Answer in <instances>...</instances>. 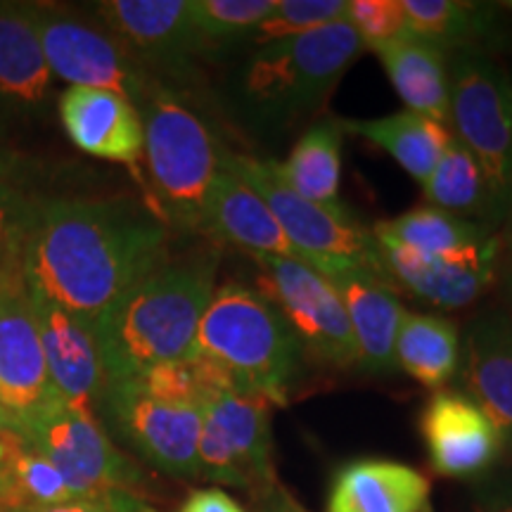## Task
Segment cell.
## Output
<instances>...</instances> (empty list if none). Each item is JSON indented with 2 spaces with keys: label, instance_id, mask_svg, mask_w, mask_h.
<instances>
[{
  "label": "cell",
  "instance_id": "6da1fadb",
  "mask_svg": "<svg viewBox=\"0 0 512 512\" xmlns=\"http://www.w3.org/2000/svg\"><path fill=\"white\" fill-rule=\"evenodd\" d=\"M169 261V228L126 200L38 204L27 254V287L88 323Z\"/></svg>",
  "mask_w": 512,
  "mask_h": 512
},
{
  "label": "cell",
  "instance_id": "7a4b0ae2",
  "mask_svg": "<svg viewBox=\"0 0 512 512\" xmlns=\"http://www.w3.org/2000/svg\"><path fill=\"white\" fill-rule=\"evenodd\" d=\"M216 254L164 261L121 294L95 323L105 382L143 375L192 354L216 290Z\"/></svg>",
  "mask_w": 512,
  "mask_h": 512
},
{
  "label": "cell",
  "instance_id": "3957f363",
  "mask_svg": "<svg viewBox=\"0 0 512 512\" xmlns=\"http://www.w3.org/2000/svg\"><path fill=\"white\" fill-rule=\"evenodd\" d=\"M100 403L114 434L145 463L164 475L200 479L202 384L190 356L143 375L105 382Z\"/></svg>",
  "mask_w": 512,
  "mask_h": 512
},
{
  "label": "cell",
  "instance_id": "277c9868",
  "mask_svg": "<svg viewBox=\"0 0 512 512\" xmlns=\"http://www.w3.org/2000/svg\"><path fill=\"white\" fill-rule=\"evenodd\" d=\"M190 356L226 370L271 406H287L302 347L264 294L226 283L211 294Z\"/></svg>",
  "mask_w": 512,
  "mask_h": 512
},
{
  "label": "cell",
  "instance_id": "5b68a950",
  "mask_svg": "<svg viewBox=\"0 0 512 512\" xmlns=\"http://www.w3.org/2000/svg\"><path fill=\"white\" fill-rule=\"evenodd\" d=\"M363 50L347 19L256 48L240 81L249 117L264 126H292L309 117Z\"/></svg>",
  "mask_w": 512,
  "mask_h": 512
},
{
  "label": "cell",
  "instance_id": "8992f818",
  "mask_svg": "<svg viewBox=\"0 0 512 512\" xmlns=\"http://www.w3.org/2000/svg\"><path fill=\"white\" fill-rule=\"evenodd\" d=\"M145 128V164L164 221L200 230L204 207L221 174L223 147L171 88L150 83L138 105Z\"/></svg>",
  "mask_w": 512,
  "mask_h": 512
},
{
  "label": "cell",
  "instance_id": "52a82bcc",
  "mask_svg": "<svg viewBox=\"0 0 512 512\" xmlns=\"http://www.w3.org/2000/svg\"><path fill=\"white\" fill-rule=\"evenodd\" d=\"M195 361L202 384V427L197 444L200 479L245 489L254 498L278 484L273 467L271 403L247 392L226 370Z\"/></svg>",
  "mask_w": 512,
  "mask_h": 512
},
{
  "label": "cell",
  "instance_id": "ba28073f",
  "mask_svg": "<svg viewBox=\"0 0 512 512\" xmlns=\"http://www.w3.org/2000/svg\"><path fill=\"white\" fill-rule=\"evenodd\" d=\"M221 166L259 192L292 245L320 275L330 280L347 271H370L389 280L373 233L351 219L347 207L328 209L304 200L280 181L275 164L266 159L223 150Z\"/></svg>",
  "mask_w": 512,
  "mask_h": 512
},
{
  "label": "cell",
  "instance_id": "9c48e42d",
  "mask_svg": "<svg viewBox=\"0 0 512 512\" xmlns=\"http://www.w3.org/2000/svg\"><path fill=\"white\" fill-rule=\"evenodd\" d=\"M15 430L60 470L81 501H145L143 470L114 446L95 413L53 401Z\"/></svg>",
  "mask_w": 512,
  "mask_h": 512
},
{
  "label": "cell",
  "instance_id": "30bf717a",
  "mask_svg": "<svg viewBox=\"0 0 512 512\" xmlns=\"http://www.w3.org/2000/svg\"><path fill=\"white\" fill-rule=\"evenodd\" d=\"M448 124L494 197L496 214L512 202V83L489 57L465 48L448 67Z\"/></svg>",
  "mask_w": 512,
  "mask_h": 512
},
{
  "label": "cell",
  "instance_id": "8fae6325",
  "mask_svg": "<svg viewBox=\"0 0 512 512\" xmlns=\"http://www.w3.org/2000/svg\"><path fill=\"white\" fill-rule=\"evenodd\" d=\"M261 294L278 309L299 347L328 366H356V342L342 297L304 261L252 256Z\"/></svg>",
  "mask_w": 512,
  "mask_h": 512
},
{
  "label": "cell",
  "instance_id": "7c38bea8",
  "mask_svg": "<svg viewBox=\"0 0 512 512\" xmlns=\"http://www.w3.org/2000/svg\"><path fill=\"white\" fill-rule=\"evenodd\" d=\"M31 8L53 79L57 76L69 86L105 88L140 105L152 81L110 31L48 5Z\"/></svg>",
  "mask_w": 512,
  "mask_h": 512
},
{
  "label": "cell",
  "instance_id": "4fadbf2b",
  "mask_svg": "<svg viewBox=\"0 0 512 512\" xmlns=\"http://www.w3.org/2000/svg\"><path fill=\"white\" fill-rule=\"evenodd\" d=\"M384 271L415 297L441 309H463L491 285L496 275L498 242L456 254H418L373 228Z\"/></svg>",
  "mask_w": 512,
  "mask_h": 512
},
{
  "label": "cell",
  "instance_id": "5bb4252c",
  "mask_svg": "<svg viewBox=\"0 0 512 512\" xmlns=\"http://www.w3.org/2000/svg\"><path fill=\"white\" fill-rule=\"evenodd\" d=\"M29 302L57 401L76 411L95 413L105 389L95 325L36 290H29Z\"/></svg>",
  "mask_w": 512,
  "mask_h": 512
},
{
  "label": "cell",
  "instance_id": "9a60e30c",
  "mask_svg": "<svg viewBox=\"0 0 512 512\" xmlns=\"http://www.w3.org/2000/svg\"><path fill=\"white\" fill-rule=\"evenodd\" d=\"M53 401L29 290L0 292V411L19 427Z\"/></svg>",
  "mask_w": 512,
  "mask_h": 512
},
{
  "label": "cell",
  "instance_id": "2e32d148",
  "mask_svg": "<svg viewBox=\"0 0 512 512\" xmlns=\"http://www.w3.org/2000/svg\"><path fill=\"white\" fill-rule=\"evenodd\" d=\"M98 15L140 67L188 69L192 57L204 53L190 15V0H107Z\"/></svg>",
  "mask_w": 512,
  "mask_h": 512
},
{
  "label": "cell",
  "instance_id": "e0dca14e",
  "mask_svg": "<svg viewBox=\"0 0 512 512\" xmlns=\"http://www.w3.org/2000/svg\"><path fill=\"white\" fill-rule=\"evenodd\" d=\"M430 463L444 477H475L496 463L503 437L467 394L439 389L420 418Z\"/></svg>",
  "mask_w": 512,
  "mask_h": 512
},
{
  "label": "cell",
  "instance_id": "ac0fdd59",
  "mask_svg": "<svg viewBox=\"0 0 512 512\" xmlns=\"http://www.w3.org/2000/svg\"><path fill=\"white\" fill-rule=\"evenodd\" d=\"M69 140L86 155L136 166L143 159L145 128L136 102L105 88L69 86L57 100Z\"/></svg>",
  "mask_w": 512,
  "mask_h": 512
},
{
  "label": "cell",
  "instance_id": "d6986e66",
  "mask_svg": "<svg viewBox=\"0 0 512 512\" xmlns=\"http://www.w3.org/2000/svg\"><path fill=\"white\" fill-rule=\"evenodd\" d=\"M200 230L249 256H280L306 264L304 254L292 245L259 192L223 166L209 192Z\"/></svg>",
  "mask_w": 512,
  "mask_h": 512
},
{
  "label": "cell",
  "instance_id": "ffe728a7",
  "mask_svg": "<svg viewBox=\"0 0 512 512\" xmlns=\"http://www.w3.org/2000/svg\"><path fill=\"white\" fill-rule=\"evenodd\" d=\"M347 309L356 342V366L370 375L396 370V337L406 311L389 280L370 271H347L330 278Z\"/></svg>",
  "mask_w": 512,
  "mask_h": 512
},
{
  "label": "cell",
  "instance_id": "44dd1931",
  "mask_svg": "<svg viewBox=\"0 0 512 512\" xmlns=\"http://www.w3.org/2000/svg\"><path fill=\"white\" fill-rule=\"evenodd\" d=\"M430 479L387 458L351 460L330 482L325 512H432Z\"/></svg>",
  "mask_w": 512,
  "mask_h": 512
},
{
  "label": "cell",
  "instance_id": "7402d4cb",
  "mask_svg": "<svg viewBox=\"0 0 512 512\" xmlns=\"http://www.w3.org/2000/svg\"><path fill=\"white\" fill-rule=\"evenodd\" d=\"M53 88L34 8L27 3H0V112H43Z\"/></svg>",
  "mask_w": 512,
  "mask_h": 512
},
{
  "label": "cell",
  "instance_id": "603a6c76",
  "mask_svg": "<svg viewBox=\"0 0 512 512\" xmlns=\"http://www.w3.org/2000/svg\"><path fill=\"white\" fill-rule=\"evenodd\" d=\"M465 382L470 399L512 446V318L486 313L467 330Z\"/></svg>",
  "mask_w": 512,
  "mask_h": 512
},
{
  "label": "cell",
  "instance_id": "cb8c5ba5",
  "mask_svg": "<svg viewBox=\"0 0 512 512\" xmlns=\"http://www.w3.org/2000/svg\"><path fill=\"white\" fill-rule=\"evenodd\" d=\"M373 53L380 57L396 95L406 102L408 110L439 121V124H448L451 86H448L444 50L406 36L399 41L384 43Z\"/></svg>",
  "mask_w": 512,
  "mask_h": 512
},
{
  "label": "cell",
  "instance_id": "d4e9b609",
  "mask_svg": "<svg viewBox=\"0 0 512 512\" xmlns=\"http://www.w3.org/2000/svg\"><path fill=\"white\" fill-rule=\"evenodd\" d=\"M339 124L344 133H356L389 152L394 162L420 185L430 178L451 140V131L444 124L411 110L380 119H339Z\"/></svg>",
  "mask_w": 512,
  "mask_h": 512
},
{
  "label": "cell",
  "instance_id": "484cf974",
  "mask_svg": "<svg viewBox=\"0 0 512 512\" xmlns=\"http://www.w3.org/2000/svg\"><path fill=\"white\" fill-rule=\"evenodd\" d=\"M342 140L344 128L339 119H323L297 140L287 162L275 164V174L287 188L304 200L328 209H344L339 202V178H342Z\"/></svg>",
  "mask_w": 512,
  "mask_h": 512
},
{
  "label": "cell",
  "instance_id": "4316f807",
  "mask_svg": "<svg viewBox=\"0 0 512 512\" xmlns=\"http://www.w3.org/2000/svg\"><path fill=\"white\" fill-rule=\"evenodd\" d=\"M396 368L427 389H444L460 363L458 328L448 318L406 313L396 337Z\"/></svg>",
  "mask_w": 512,
  "mask_h": 512
},
{
  "label": "cell",
  "instance_id": "83f0119b",
  "mask_svg": "<svg viewBox=\"0 0 512 512\" xmlns=\"http://www.w3.org/2000/svg\"><path fill=\"white\" fill-rule=\"evenodd\" d=\"M3 472L8 486V508L12 510L36 512L81 501L64 482L60 470L12 425L5 437Z\"/></svg>",
  "mask_w": 512,
  "mask_h": 512
},
{
  "label": "cell",
  "instance_id": "f1b7e54d",
  "mask_svg": "<svg viewBox=\"0 0 512 512\" xmlns=\"http://www.w3.org/2000/svg\"><path fill=\"white\" fill-rule=\"evenodd\" d=\"M425 200L430 207L456 216H484L496 214L486 178L479 169L477 159L460 143L456 136L448 140L437 166L432 169L425 185Z\"/></svg>",
  "mask_w": 512,
  "mask_h": 512
},
{
  "label": "cell",
  "instance_id": "f546056e",
  "mask_svg": "<svg viewBox=\"0 0 512 512\" xmlns=\"http://www.w3.org/2000/svg\"><path fill=\"white\" fill-rule=\"evenodd\" d=\"M375 230L389 235L413 252L430 256L467 252V249L482 247L491 240V235L479 223L448 214L437 207L411 209L396 216L394 221L377 223Z\"/></svg>",
  "mask_w": 512,
  "mask_h": 512
},
{
  "label": "cell",
  "instance_id": "4dcf8cb0",
  "mask_svg": "<svg viewBox=\"0 0 512 512\" xmlns=\"http://www.w3.org/2000/svg\"><path fill=\"white\" fill-rule=\"evenodd\" d=\"M408 36L444 48H467L491 27V10L465 0H401Z\"/></svg>",
  "mask_w": 512,
  "mask_h": 512
},
{
  "label": "cell",
  "instance_id": "1f68e13d",
  "mask_svg": "<svg viewBox=\"0 0 512 512\" xmlns=\"http://www.w3.org/2000/svg\"><path fill=\"white\" fill-rule=\"evenodd\" d=\"M38 204L0 176V292L27 287V254Z\"/></svg>",
  "mask_w": 512,
  "mask_h": 512
},
{
  "label": "cell",
  "instance_id": "d6a6232c",
  "mask_svg": "<svg viewBox=\"0 0 512 512\" xmlns=\"http://www.w3.org/2000/svg\"><path fill=\"white\" fill-rule=\"evenodd\" d=\"M275 0H190V15L204 48L249 41L271 15Z\"/></svg>",
  "mask_w": 512,
  "mask_h": 512
},
{
  "label": "cell",
  "instance_id": "836d02e7",
  "mask_svg": "<svg viewBox=\"0 0 512 512\" xmlns=\"http://www.w3.org/2000/svg\"><path fill=\"white\" fill-rule=\"evenodd\" d=\"M347 8L349 0H275L273 12L259 24L249 43L261 48L283 38L309 34L347 19Z\"/></svg>",
  "mask_w": 512,
  "mask_h": 512
},
{
  "label": "cell",
  "instance_id": "e575fe53",
  "mask_svg": "<svg viewBox=\"0 0 512 512\" xmlns=\"http://www.w3.org/2000/svg\"><path fill=\"white\" fill-rule=\"evenodd\" d=\"M347 22L354 27L366 50L408 36L401 0H349Z\"/></svg>",
  "mask_w": 512,
  "mask_h": 512
},
{
  "label": "cell",
  "instance_id": "d590c367",
  "mask_svg": "<svg viewBox=\"0 0 512 512\" xmlns=\"http://www.w3.org/2000/svg\"><path fill=\"white\" fill-rule=\"evenodd\" d=\"M178 512H247V510L242 508L233 496H228L226 491L211 486V489L192 491V494L185 498Z\"/></svg>",
  "mask_w": 512,
  "mask_h": 512
},
{
  "label": "cell",
  "instance_id": "8d00e7d4",
  "mask_svg": "<svg viewBox=\"0 0 512 512\" xmlns=\"http://www.w3.org/2000/svg\"><path fill=\"white\" fill-rule=\"evenodd\" d=\"M36 512H155L147 501L136 503H102V501H72L55 508L36 510Z\"/></svg>",
  "mask_w": 512,
  "mask_h": 512
},
{
  "label": "cell",
  "instance_id": "74e56055",
  "mask_svg": "<svg viewBox=\"0 0 512 512\" xmlns=\"http://www.w3.org/2000/svg\"><path fill=\"white\" fill-rule=\"evenodd\" d=\"M256 512H306L304 505L294 498L283 484H273L271 489L254 498Z\"/></svg>",
  "mask_w": 512,
  "mask_h": 512
},
{
  "label": "cell",
  "instance_id": "f35d334b",
  "mask_svg": "<svg viewBox=\"0 0 512 512\" xmlns=\"http://www.w3.org/2000/svg\"><path fill=\"white\" fill-rule=\"evenodd\" d=\"M10 420L0 411V508H8V486H5V472H3V458H5V437H8Z\"/></svg>",
  "mask_w": 512,
  "mask_h": 512
},
{
  "label": "cell",
  "instance_id": "ab89813d",
  "mask_svg": "<svg viewBox=\"0 0 512 512\" xmlns=\"http://www.w3.org/2000/svg\"><path fill=\"white\" fill-rule=\"evenodd\" d=\"M12 169V157L0 147V176H8Z\"/></svg>",
  "mask_w": 512,
  "mask_h": 512
},
{
  "label": "cell",
  "instance_id": "60d3db41",
  "mask_svg": "<svg viewBox=\"0 0 512 512\" xmlns=\"http://www.w3.org/2000/svg\"><path fill=\"white\" fill-rule=\"evenodd\" d=\"M494 512H512V503H508V505H501V508L494 510Z\"/></svg>",
  "mask_w": 512,
  "mask_h": 512
},
{
  "label": "cell",
  "instance_id": "b9f144b4",
  "mask_svg": "<svg viewBox=\"0 0 512 512\" xmlns=\"http://www.w3.org/2000/svg\"><path fill=\"white\" fill-rule=\"evenodd\" d=\"M0 512H27V510H12V508H0Z\"/></svg>",
  "mask_w": 512,
  "mask_h": 512
},
{
  "label": "cell",
  "instance_id": "7bdbcfd3",
  "mask_svg": "<svg viewBox=\"0 0 512 512\" xmlns=\"http://www.w3.org/2000/svg\"><path fill=\"white\" fill-rule=\"evenodd\" d=\"M510 297H512V273H510Z\"/></svg>",
  "mask_w": 512,
  "mask_h": 512
},
{
  "label": "cell",
  "instance_id": "ee69618b",
  "mask_svg": "<svg viewBox=\"0 0 512 512\" xmlns=\"http://www.w3.org/2000/svg\"><path fill=\"white\" fill-rule=\"evenodd\" d=\"M510 245H512V226H510Z\"/></svg>",
  "mask_w": 512,
  "mask_h": 512
},
{
  "label": "cell",
  "instance_id": "f6af8a7d",
  "mask_svg": "<svg viewBox=\"0 0 512 512\" xmlns=\"http://www.w3.org/2000/svg\"><path fill=\"white\" fill-rule=\"evenodd\" d=\"M510 5H512V3H510Z\"/></svg>",
  "mask_w": 512,
  "mask_h": 512
}]
</instances>
